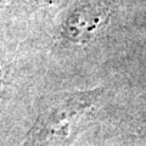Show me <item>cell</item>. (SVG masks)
<instances>
[{
	"label": "cell",
	"mask_w": 146,
	"mask_h": 146,
	"mask_svg": "<svg viewBox=\"0 0 146 146\" xmlns=\"http://www.w3.org/2000/svg\"><path fill=\"white\" fill-rule=\"evenodd\" d=\"M3 90H4V83H3V77H1V72H0V102H1Z\"/></svg>",
	"instance_id": "3957f363"
},
{
	"label": "cell",
	"mask_w": 146,
	"mask_h": 146,
	"mask_svg": "<svg viewBox=\"0 0 146 146\" xmlns=\"http://www.w3.org/2000/svg\"><path fill=\"white\" fill-rule=\"evenodd\" d=\"M94 93H80L52 105L39 118L25 146H68L82 118L93 106Z\"/></svg>",
	"instance_id": "6da1fadb"
},
{
	"label": "cell",
	"mask_w": 146,
	"mask_h": 146,
	"mask_svg": "<svg viewBox=\"0 0 146 146\" xmlns=\"http://www.w3.org/2000/svg\"><path fill=\"white\" fill-rule=\"evenodd\" d=\"M105 18V12L100 9L85 7L76 11L68 18L66 25V35L74 43L88 40L99 28Z\"/></svg>",
	"instance_id": "7a4b0ae2"
}]
</instances>
